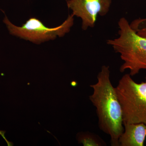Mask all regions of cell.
Wrapping results in <instances>:
<instances>
[{
  "instance_id": "obj_3",
  "label": "cell",
  "mask_w": 146,
  "mask_h": 146,
  "mask_svg": "<svg viewBox=\"0 0 146 146\" xmlns=\"http://www.w3.org/2000/svg\"><path fill=\"white\" fill-rule=\"evenodd\" d=\"M115 90L121 107L123 125L146 124V77L145 82L137 83L129 74H125Z\"/></svg>"
},
{
  "instance_id": "obj_6",
  "label": "cell",
  "mask_w": 146,
  "mask_h": 146,
  "mask_svg": "<svg viewBox=\"0 0 146 146\" xmlns=\"http://www.w3.org/2000/svg\"><path fill=\"white\" fill-rule=\"evenodd\" d=\"M124 131L119 139V146H144L146 124L144 123L123 125Z\"/></svg>"
},
{
  "instance_id": "obj_8",
  "label": "cell",
  "mask_w": 146,
  "mask_h": 146,
  "mask_svg": "<svg viewBox=\"0 0 146 146\" xmlns=\"http://www.w3.org/2000/svg\"><path fill=\"white\" fill-rule=\"evenodd\" d=\"M145 23H146V18H144V19H141V18H139V19H137V20H135V21H133L132 23L130 24V26L132 29H134L136 27H138L140 24ZM146 29V25L145 27L141 29Z\"/></svg>"
},
{
  "instance_id": "obj_9",
  "label": "cell",
  "mask_w": 146,
  "mask_h": 146,
  "mask_svg": "<svg viewBox=\"0 0 146 146\" xmlns=\"http://www.w3.org/2000/svg\"><path fill=\"white\" fill-rule=\"evenodd\" d=\"M136 31L138 35L146 38V29H140Z\"/></svg>"
},
{
  "instance_id": "obj_10",
  "label": "cell",
  "mask_w": 146,
  "mask_h": 146,
  "mask_svg": "<svg viewBox=\"0 0 146 146\" xmlns=\"http://www.w3.org/2000/svg\"><path fill=\"white\" fill-rule=\"evenodd\" d=\"M5 131H3L0 130V135H1L3 138H4L6 142L7 143L8 145V146H12L13 145V144L11 142H9V141H7L6 138L5 136Z\"/></svg>"
},
{
  "instance_id": "obj_4",
  "label": "cell",
  "mask_w": 146,
  "mask_h": 146,
  "mask_svg": "<svg viewBox=\"0 0 146 146\" xmlns=\"http://www.w3.org/2000/svg\"><path fill=\"white\" fill-rule=\"evenodd\" d=\"M74 16L72 14L69 15L62 25L52 28L45 26L40 20L35 18H31L21 27L11 23L6 16L3 22L11 34L35 44H40L54 40L58 36L62 37L68 33L74 24Z\"/></svg>"
},
{
  "instance_id": "obj_1",
  "label": "cell",
  "mask_w": 146,
  "mask_h": 146,
  "mask_svg": "<svg viewBox=\"0 0 146 146\" xmlns=\"http://www.w3.org/2000/svg\"><path fill=\"white\" fill-rule=\"evenodd\" d=\"M97 78V82L90 86L93 93L89 100L96 107L100 129L109 135L111 146H119V138L124 131L122 111L110 80L109 66H102Z\"/></svg>"
},
{
  "instance_id": "obj_7",
  "label": "cell",
  "mask_w": 146,
  "mask_h": 146,
  "mask_svg": "<svg viewBox=\"0 0 146 146\" xmlns=\"http://www.w3.org/2000/svg\"><path fill=\"white\" fill-rule=\"evenodd\" d=\"M77 139L78 143H81L84 146H106V143L98 135L86 131L80 132L77 135Z\"/></svg>"
},
{
  "instance_id": "obj_5",
  "label": "cell",
  "mask_w": 146,
  "mask_h": 146,
  "mask_svg": "<svg viewBox=\"0 0 146 146\" xmlns=\"http://www.w3.org/2000/svg\"><path fill=\"white\" fill-rule=\"evenodd\" d=\"M111 0H69L67 5L72 14L82 20V29L95 26L98 15L104 16L109 11Z\"/></svg>"
},
{
  "instance_id": "obj_2",
  "label": "cell",
  "mask_w": 146,
  "mask_h": 146,
  "mask_svg": "<svg viewBox=\"0 0 146 146\" xmlns=\"http://www.w3.org/2000/svg\"><path fill=\"white\" fill-rule=\"evenodd\" d=\"M119 36L107 41L115 52L119 54L123 63L120 68L121 72L129 70L131 76L142 70H146V38L138 35L131 27L125 18L118 22Z\"/></svg>"
}]
</instances>
